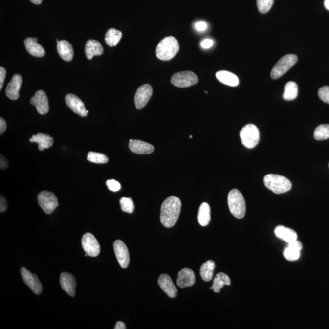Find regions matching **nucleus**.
<instances>
[{
	"label": "nucleus",
	"instance_id": "nucleus-1",
	"mask_svg": "<svg viewBox=\"0 0 329 329\" xmlns=\"http://www.w3.org/2000/svg\"><path fill=\"white\" fill-rule=\"evenodd\" d=\"M181 210V201L175 196L168 197L163 202L160 211V222L163 226L170 228L176 223Z\"/></svg>",
	"mask_w": 329,
	"mask_h": 329
},
{
	"label": "nucleus",
	"instance_id": "nucleus-2",
	"mask_svg": "<svg viewBox=\"0 0 329 329\" xmlns=\"http://www.w3.org/2000/svg\"><path fill=\"white\" fill-rule=\"evenodd\" d=\"M179 51V44L173 36L166 37L158 44L156 56L162 61H169L176 55Z\"/></svg>",
	"mask_w": 329,
	"mask_h": 329
},
{
	"label": "nucleus",
	"instance_id": "nucleus-3",
	"mask_svg": "<svg viewBox=\"0 0 329 329\" xmlns=\"http://www.w3.org/2000/svg\"><path fill=\"white\" fill-rule=\"evenodd\" d=\"M264 184L276 194H284L291 190L292 184L287 178L278 175L269 174L264 176Z\"/></svg>",
	"mask_w": 329,
	"mask_h": 329
},
{
	"label": "nucleus",
	"instance_id": "nucleus-4",
	"mask_svg": "<svg viewBox=\"0 0 329 329\" xmlns=\"http://www.w3.org/2000/svg\"><path fill=\"white\" fill-rule=\"evenodd\" d=\"M227 202L231 214L237 219H243L246 214V202L241 193L237 189H232L229 193Z\"/></svg>",
	"mask_w": 329,
	"mask_h": 329
},
{
	"label": "nucleus",
	"instance_id": "nucleus-5",
	"mask_svg": "<svg viewBox=\"0 0 329 329\" xmlns=\"http://www.w3.org/2000/svg\"><path fill=\"white\" fill-rule=\"evenodd\" d=\"M298 61V57L294 54H287L281 58L276 64L271 73V77L276 80L285 74Z\"/></svg>",
	"mask_w": 329,
	"mask_h": 329
},
{
	"label": "nucleus",
	"instance_id": "nucleus-6",
	"mask_svg": "<svg viewBox=\"0 0 329 329\" xmlns=\"http://www.w3.org/2000/svg\"><path fill=\"white\" fill-rule=\"evenodd\" d=\"M240 135L242 144L249 149L254 148L259 143V131L257 126L252 124H248L242 128Z\"/></svg>",
	"mask_w": 329,
	"mask_h": 329
},
{
	"label": "nucleus",
	"instance_id": "nucleus-7",
	"mask_svg": "<svg viewBox=\"0 0 329 329\" xmlns=\"http://www.w3.org/2000/svg\"><path fill=\"white\" fill-rule=\"evenodd\" d=\"M197 76L192 71H185L175 74L171 79V83L180 88H188L198 83Z\"/></svg>",
	"mask_w": 329,
	"mask_h": 329
},
{
	"label": "nucleus",
	"instance_id": "nucleus-8",
	"mask_svg": "<svg viewBox=\"0 0 329 329\" xmlns=\"http://www.w3.org/2000/svg\"><path fill=\"white\" fill-rule=\"evenodd\" d=\"M39 206L46 214H51L59 206L58 198L53 193L43 191L38 195Z\"/></svg>",
	"mask_w": 329,
	"mask_h": 329
},
{
	"label": "nucleus",
	"instance_id": "nucleus-9",
	"mask_svg": "<svg viewBox=\"0 0 329 329\" xmlns=\"http://www.w3.org/2000/svg\"><path fill=\"white\" fill-rule=\"evenodd\" d=\"M84 251L90 257L98 256L100 252V245L95 236L91 233H86L82 237Z\"/></svg>",
	"mask_w": 329,
	"mask_h": 329
},
{
	"label": "nucleus",
	"instance_id": "nucleus-10",
	"mask_svg": "<svg viewBox=\"0 0 329 329\" xmlns=\"http://www.w3.org/2000/svg\"><path fill=\"white\" fill-rule=\"evenodd\" d=\"M153 95V88L150 84H146L141 86L137 89L135 95V106L138 110L144 108Z\"/></svg>",
	"mask_w": 329,
	"mask_h": 329
},
{
	"label": "nucleus",
	"instance_id": "nucleus-11",
	"mask_svg": "<svg viewBox=\"0 0 329 329\" xmlns=\"http://www.w3.org/2000/svg\"><path fill=\"white\" fill-rule=\"evenodd\" d=\"M21 275L24 283L33 291L34 294H40L42 292V285L36 274L31 273L25 268H21Z\"/></svg>",
	"mask_w": 329,
	"mask_h": 329
},
{
	"label": "nucleus",
	"instance_id": "nucleus-12",
	"mask_svg": "<svg viewBox=\"0 0 329 329\" xmlns=\"http://www.w3.org/2000/svg\"><path fill=\"white\" fill-rule=\"evenodd\" d=\"M113 249L117 261L122 268H126L130 263V258L127 246L122 241L117 240L113 243Z\"/></svg>",
	"mask_w": 329,
	"mask_h": 329
},
{
	"label": "nucleus",
	"instance_id": "nucleus-13",
	"mask_svg": "<svg viewBox=\"0 0 329 329\" xmlns=\"http://www.w3.org/2000/svg\"><path fill=\"white\" fill-rule=\"evenodd\" d=\"M65 100L66 105L76 114L83 117H85L88 115V111L86 110L84 103L77 96L73 95V94H68L66 96Z\"/></svg>",
	"mask_w": 329,
	"mask_h": 329
},
{
	"label": "nucleus",
	"instance_id": "nucleus-14",
	"mask_svg": "<svg viewBox=\"0 0 329 329\" xmlns=\"http://www.w3.org/2000/svg\"><path fill=\"white\" fill-rule=\"evenodd\" d=\"M30 102L31 105L35 106L37 110L40 114L44 115L48 112V99L44 91H37L35 95L31 99Z\"/></svg>",
	"mask_w": 329,
	"mask_h": 329
},
{
	"label": "nucleus",
	"instance_id": "nucleus-15",
	"mask_svg": "<svg viewBox=\"0 0 329 329\" xmlns=\"http://www.w3.org/2000/svg\"><path fill=\"white\" fill-rule=\"evenodd\" d=\"M195 283V273L191 269L184 268L178 273L177 285L179 288L191 287Z\"/></svg>",
	"mask_w": 329,
	"mask_h": 329
},
{
	"label": "nucleus",
	"instance_id": "nucleus-16",
	"mask_svg": "<svg viewBox=\"0 0 329 329\" xmlns=\"http://www.w3.org/2000/svg\"><path fill=\"white\" fill-rule=\"evenodd\" d=\"M22 84V76L18 74L14 75L9 83L7 84L6 94L11 100H16L19 98V91Z\"/></svg>",
	"mask_w": 329,
	"mask_h": 329
},
{
	"label": "nucleus",
	"instance_id": "nucleus-17",
	"mask_svg": "<svg viewBox=\"0 0 329 329\" xmlns=\"http://www.w3.org/2000/svg\"><path fill=\"white\" fill-rule=\"evenodd\" d=\"M158 284L168 297L175 298L177 294V289L173 284L172 279L167 274H163L158 279Z\"/></svg>",
	"mask_w": 329,
	"mask_h": 329
},
{
	"label": "nucleus",
	"instance_id": "nucleus-18",
	"mask_svg": "<svg viewBox=\"0 0 329 329\" xmlns=\"http://www.w3.org/2000/svg\"><path fill=\"white\" fill-rule=\"evenodd\" d=\"M60 284L62 289L65 291L70 296L75 295L76 281L72 274L68 273H61L60 276Z\"/></svg>",
	"mask_w": 329,
	"mask_h": 329
},
{
	"label": "nucleus",
	"instance_id": "nucleus-19",
	"mask_svg": "<svg viewBox=\"0 0 329 329\" xmlns=\"http://www.w3.org/2000/svg\"><path fill=\"white\" fill-rule=\"evenodd\" d=\"M129 148L131 152L138 154H151L154 151V147L150 143L138 140H130Z\"/></svg>",
	"mask_w": 329,
	"mask_h": 329
},
{
	"label": "nucleus",
	"instance_id": "nucleus-20",
	"mask_svg": "<svg viewBox=\"0 0 329 329\" xmlns=\"http://www.w3.org/2000/svg\"><path fill=\"white\" fill-rule=\"evenodd\" d=\"M303 248V245L300 241H294L288 243L284 251V257L288 261H295L300 257V251Z\"/></svg>",
	"mask_w": 329,
	"mask_h": 329
},
{
	"label": "nucleus",
	"instance_id": "nucleus-21",
	"mask_svg": "<svg viewBox=\"0 0 329 329\" xmlns=\"http://www.w3.org/2000/svg\"><path fill=\"white\" fill-rule=\"evenodd\" d=\"M24 44L27 51L35 57H43L45 54V50L41 44L38 43V39L28 38L24 41Z\"/></svg>",
	"mask_w": 329,
	"mask_h": 329
},
{
	"label": "nucleus",
	"instance_id": "nucleus-22",
	"mask_svg": "<svg viewBox=\"0 0 329 329\" xmlns=\"http://www.w3.org/2000/svg\"><path fill=\"white\" fill-rule=\"evenodd\" d=\"M274 233L278 238L284 240L286 243H291L297 241L298 235L293 229L283 226H279L274 230Z\"/></svg>",
	"mask_w": 329,
	"mask_h": 329
},
{
	"label": "nucleus",
	"instance_id": "nucleus-23",
	"mask_svg": "<svg viewBox=\"0 0 329 329\" xmlns=\"http://www.w3.org/2000/svg\"><path fill=\"white\" fill-rule=\"evenodd\" d=\"M57 49L59 56L63 60L68 62L72 60L74 55L73 48L68 41H59L57 44Z\"/></svg>",
	"mask_w": 329,
	"mask_h": 329
},
{
	"label": "nucleus",
	"instance_id": "nucleus-24",
	"mask_svg": "<svg viewBox=\"0 0 329 329\" xmlns=\"http://www.w3.org/2000/svg\"><path fill=\"white\" fill-rule=\"evenodd\" d=\"M104 49L101 44L97 41L88 40L87 41L85 46V54L87 58L91 59L95 56L103 54Z\"/></svg>",
	"mask_w": 329,
	"mask_h": 329
},
{
	"label": "nucleus",
	"instance_id": "nucleus-25",
	"mask_svg": "<svg viewBox=\"0 0 329 329\" xmlns=\"http://www.w3.org/2000/svg\"><path fill=\"white\" fill-rule=\"evenodd\" d=\"M31 142H35L39 145V150L44 151L48 149L53 146L54 140L50 135L45 133H39L37 135L32 136L30 138Z\"/></svg>",
	"mask_w": 329,
	"mask_h": 329
},
{
	"label": "nucleus",
	"instance_id": "nucleus-26",
	"mask_svg": "<svg viewBox=\"0 0 329 329\" xmlns=\"http://www.w3.org/2000/svg\"><path fill=\"white\" fill-rule=\"evenodd\" d=\"M217 80L227 86L236 87L239 85L238 77L234 73L227 71H219L216 73Z\"/></svg>",
	"mask_w": 329,
	"mask_h": 329
},
{
	"label": "nucleus",
	"instance_id": "nucleus-27",
	"mask_svg": "<svg viewBox=\"0 0 329 329\" xmlns=\"http://www.w3.org/2000/svg\"><path fill=\"white\" fill-rule=\"evenodd\" d=\"M225 285H231V279L226 274L224 273H218L215 276L214 282H213L212 286L213 291L215 293H219Z\"/></svg>",
	"mask_w": 329,
	"mask_h": 329
},
{
	"label": "nucleus",
	"instance_id": "nucleus-28",
	"mask_svg": "<svg viewBox=\"0 0 329 329\" xmlns=\"http://www.w3.org/2000/svg\"><path fill=\"white\" fill-rule=\"evenodd\" d=\"M215 268L214 261H208L205 262L200 268V275L202 280L209 282L212 280L214 276V272Z\"/></svg>",
	"mask_w": 329,
	"mask_h": 329
},
{
	"label": "nucleus",
	"instance_id": "nucleus-29",
	"mask_svg": "<svg viewBox=\"0 0 329 329\" xmlns=\"http://www.w3.org/2000/svg\"><path fill=\"white\" fill-rule=\"evenodd\" d=\"M197 219L200 225L202 226H206L210 221V208L206 202H203L200 206Z\"/></svg>",
	"mask_w": 329,
	"mask_h": 329
},
{
	"label": "nucleus",
	"instance_id": "nucleus-30",
	"mask_svg": "<svg viewBox=\"0 0 329 329\" xmlns=\"http://www.w3.org/2000/svg\"><path fill=\"white\" fill-rule=\"evenodd\" d=\"M122 37V32L114 28H110L106 33L105 36L106 43L110 46H115L119 43Z\"/></svg>",
	"mask_w": 329,
	"mask_h": 329
},
{
	"label": "nucleus",
	"instance_id": "nucleus-31",
	"mask_svg": "<svg viewBox=\"0 0 329 329\" xmlns=\"http://www.w3.org/2000/svg\"><path fill=\"white\" fill-rule=\"evenodd\" d=\"M298 95V87L296 83L289 81L286 84L284 88L283 98L286 101H291L296 99Z\"/></svg>",
	"mask_w": 329,
	"mask_h": 329
},
{
	"label": "nucleus",
	"instance_id": "nucleus-32",
	"mask_svg": "<svg viewBox=\"0 0 329 329\" xmlns=\"http://www.w3.org/2000/svg\"><path fill=\"white\" fill-rule=\"evenodd\" d=\"M314 138L316 140H323L329 138V125L325 124L318 126L314 131Z\"/></svg>",
	"mask_w": 329,
	"mask_h": 329
},
{
	"label": "nucleus",
	"instance_id": "nucleus-33",
	"mask_svg": "<svg viewBox=\"0 0 329 329\" xmlns=\"http://www.w3.org/2000/svg\"><path fill=\"white\" fill-rule=\"evenodd\" d=\"M87 159L89 162L100 164H106L109 161L108 157L105 154L92 152L88 153Z\"/></svg>",
	"mask_w": 329,
	"mask_h": 329
},
{
	"label": "nucleus",
	"instance_id": "nucleus-34",
	"mask_svg": "<svg viewBox=\"0 0 329 329\" xmlns=\"http://www.w3.org/2000/svg\"><path fill=\"white\" fill-rule=\"evenodd\" d=\"M120 204L123 212L132 214L134 211L135 205L133 200L130 197H122L120 200Z\"/></svg>",
	"mask_w": 329,
	"mask_h": 329
},
{
	"label": "nucleus",
	"instance_id": "nucleus-35",
	"mask_svg": "<svg viewBox=\"0 0 329 329\" xmlns=\"http://www.w3.org/2000/svg\"><path fill=\"white\" fill-rule=\"evenodd\" d=\"M273 2L274 0H257V8L261 13H267L271 9Z\"/></svg>",
	"mask_w": 329,
	"mask_h": 329
},
{
	"label": "nucleus",
	"instance_id": "nucleus-36",
	"mask_svg": "<svg viewBox=\"0 0 329 329\" xmlns=\"http://www.w3.org/2000/svg\"><path fill=\"white\" fill-rule=\"evenodd\" d=\"M318 96L321 100L329 104V86H323L318 91Z\"/></svg>",
	"mask_w": 329,
	"mask_h": 329
},
{
	"label": "nucleus",
	"instance_id": "nucleus-37",
	"mask_svg": "<svg viewBox=\"0 0 329 329\" xmlns=\"http://www.w3.org/2000/svg\"><path fill=\"white\" fill-rule=\"evenodd\" d=\"M106 185L108 189L112 192H118L121 189L120 182L114 179L108 180L106 181Z\"/></svg>",
	"mask_w": 329,
	"mask_h": 329
},
{
	"label": "nucleus",
	"instance_id": "nucleus-38",
	"mask_svg": "<svg viewBox=\"0 0 329 329\" xmlns=\"http://www.w3.org/2000/svg\"><path fill=\"white\" fill-rule=\"evenodd\" d=\"M201 45L204 49H209L214 45V41L210 39H206L202 41Z\"/></svg>",
	"mask_w": 329,
	"mask_h": 329
},
{
	"label": "nucleus",
	"instance_id": "nucleus-39",
	"mask_svg": "<svg viewBox=\"0 0 329 329\" xmlns=\"http://www.w3.org/2000/svg\"><path fill=\"white\" fill-rule=\"evenodd\" d=\"M6 76V70L3 67L0 68V90L3 86L5 78Z\"/></svg>",
	"mask_w": 329,
	"mask_h": 329
},
{
	"label": "nucleus",
	"instance_id": "nucleus-40",
	"mask_svg": "<svg viewBox=\"0 0 329 329\" xmlns=\"http://www.w3.org/2000/svg\"><path fill=\"white\" fill-rule=\"evenodd\" d=\"M195 28L198 31H204L207 28V24L204 22H198L195 24Z\"/></svg>",
	"mask_w": 329,
	"mask_h": 329
},
{
	"label": "nucleus",
	"instance_id": "nucleus-41",
	"mask_svg": "<svg viewBox=\"0 0 329 329\" xmlns=\"http://www.w3.org/2000/svg\"><path fill=\"white\" fill-rule=\"evenodd\" d=\"M7 209V202L6 199L3 196H1V199H0V211L3 212L6 211Z\"/></svg>",
	"mask_w": 329,
	"mask_h": 329
},
{
	"label": "nucleus",
	"instance_id": "nucleus-42",
	"mask_svg": "<svg viewBox=\"0 0 329 329\" xmlns=\"http://www.w3.org/2000/svg\"><path fill=\"white\" fill-rule=\"evenodd\" d=\"M8 167V162L3 155H1V160H0V168L1 170H5Z\"/></svg>",
	"mask_w": 329,
	"mask_h": 329
},
{
	"label": "nucleus",
	"instance_id": "nucleus-43",
	"mask_svg": "<svg viewBox=\"0 0 329 329\" xmlns=\"http://www.w3.org/2000/svg\"><path fill=\"white\" fill-rule=\"evenodd\" d=\"M7 128V124L2 117L0 118V134L2 135L6 131Z\"/></svg>",
	"mask_w": 329,
	"mask_h": 329
},
{
	"label": "nucleus",
	"instance_id": "nucleus-44",
	"mask_svg": "<svg viewBox=\"0 0 329 329\" xmlns=\"http://www.w3.org/2000/svg\"><path fill=\"white\" fill-rule=\"evenodd\" d=\"M115 329H126V325L125 324L122 322V321H118L117 323H116L115 328Z\"/></svg>",
	"mask_w": 329,
	"mask_h": 329
},
{
	"label": "nucleus",
	"instance_id": "nucleus-45",
	"mask_svg": "<svg viewBox=\"0 0 329 329\" xmlns=\"http://www.w3.org/2000/svg\"><path fill=\"white\" fill-rule=\"evenodd\" d=\"M31 2L35 4H40L42 3V0H30Z\"/></svg>",
	"mask_w": 329,
	"mask_h": 329
},
{
	"label": "nucleus",
	"instance_id": "nucleus-46",
	"mask_svg": "<svg viewBox=\"0 0 329 329\" xmlns=\"http://www.w3.org/2000/svg\"><path fill=\"white\" fill-rule=\"evenodd\" d=\"M325 6L329 11V0H325Z\"/></svg>",
	"mask_w": 329,
	"mask_h": 329
},
{
	"label": "nucleus",
	"instance_id": "nucleus-47",
	"mask_svg": "<svg viewBox=\"0 0 329 329\" xmlns=\"http://www.w3.org/2000/svg\"><path fill=\"white\" fill-rule=\"evenodd\" d=\"M190 138H192V135H190Z\"/></svg>",
	"mask_w": 329,
	"mask_h": 329
},
{
	"label": "nucleus",
	"instance_id": "nucleus-48",
	"mask_svg": "<svg viewBox=\"0 0 329 329\" xmlns=\"http://www.w3.org/2000/svg\"><path fill=\"white\" fill-rule=\"evenodd\" d=\"M205 93H208V92H207V91H205Z\"/></svg>",
	"mask_w": 329,
	"mask_h": 329
},
{
	"label": "nucleus",
	"instance_id": "nucleus-49",
	"mask_svg": "<svg viewBox=\"0 0 329 329\" xmlns=\"http://www.w3.org/2000/svg\"></svg>",
	"mask_w": 329,
	"mask_h": 329
}]
</instances>
